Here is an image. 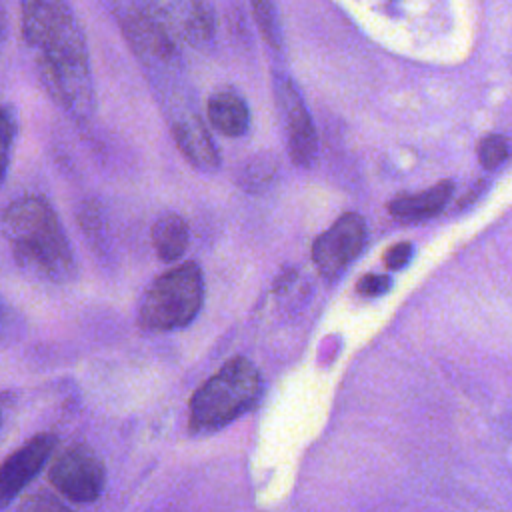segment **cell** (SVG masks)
I'll list each match as a JSON object with an SVG mask.
<instances>
[{"label": "cell", "instance_id": "cell-11", "mask_svg": "<svg viewBox=\"0 0 512 512\" xmlns=\"http://www.w3.org/2000/svg\"><path fill=\"white\" fill-rule=\"evenodd\" d=\"M210 124L226 138H240L250 128V110L246 100L234 88L214 90L206 104Z\"/></svg>", "mask_w": 512, "mask_h": 512}, {"label": "cell", "instance_id": "cell-10", "mask_svg": "<svg viewBox=\"0 0 512 512\" xmlns=\"http://www.w3.org/2000/svg\"><path fill=\"white\" fill-rule=\"evenodd\" d=\"M172 138L182 156L196 168L212 170L220 166V154L198 116H184L172 124Z\"/></svg>", "mask_w": 512, "mask_h": 512}, {"label": "cell", "instance_id": "cell-9", "mask_svg": "<svg viewBox=\"0 0 512 512\" xmlns=\"http://www.w3.org/2000/svg\"><path fill=\"white\" fill-rule=\"evenodd\" d=\"M54 444L52 434H38L0 464V506L8 504L40 472Z\"/></svg>", "mask_w": 512, "mask_h": 512}, {"label": "cell", "instance_id": "cell-4", "mask_svg": "<svg viewBox=\"0 0 512 512\" xmlns=\"http://www.w3.org/2000/svg\"><path fill=\"white\" fill-rule=\"evenodd\" d=\"M204 304V274L196 262L160 274L142 294L138 322L146 330L168 332L188 326Z\"/></svg>", "mask_w": 512, "mask_h": 512}, {"label": "cell", "instance_id": "cell-17", "mask_svg": "<svg viewBox=\"0 0 512 512\" xmlns=\"http://www.w3.org/2000/svg\"><path fill=\"white\" fill-rule=\"evenodd\" d=\"M508 156V142L502 136H488L478 146V158L484 168H494Z\"/></svg>", "mask_w": 512, "mask_h": 512}, {"label": "cell", "instance_id": "cell-5", "mask_svg": "<svg viewBox=\"0 0 512 512\" xmlns=\"http://www.w3.org/2000/svg\"><path fill=\"white\" fill-rule=\"evenodd\" d=\"M50 484L74 502H92L104 490V464L86 446L64 450L48 472Z\"/></svg>", "mask_w": 512, "mask_h": 512}, {"label": "cell", "instance_id": "cell-6", "mask_svg": "<svg viewBox=\"0 0 512 512\" xmlns=\"http://www.w3.org/2000/svg\"><path fill=\"white\" fill-rule=\"evenodd\" d=\"M366 224L360 214H342L312 244V260L324 278L338 276L362 250Z\"/></svg>", "mask_w": 512, "mask_h": 512}, {"label": "cell", "instance_id": "cell-1", "mask_svg": "<svg viewBox=\"0 0 512 512\" xmlns=\"http://www.w3.org/2000/svg\"><path fill=\"white\" fill-rule=\"evenodd\" d=\"M20 12L46 92L70 114L90 116L96 98L88 48L68 0H20Z\"/></svg>", "mask_w": 512, "mask_h": 512}, {"label": "cell", "instance_id": "cell-16", "mask_svg": "<svg viewBox=\"0 0 512 512\" xmlns=\"http://www.w3.org/2000/svg\"><path fill=\"white\" fill-rule=\"evenodd\" d=\"M272 174H274V164L268 162L266 156H254L240 170V184L246 190H256L258 186L268 184Z\"/></svg>", "mask_w": 512, "mask_h": 512}, {"label": "cell", "instance_id": "cell-7", "mask_svg": "<svg viewBox=\"0 0 512 512\" xmlns=\"http://www.w3.org/2000/svg\"><path fill=\"white\" fill-rule=\"evenodd\" d=\"M144 14L190 44H200L214 34V14L208 0H138Z\"/></svg>", "mask_w": 512, "mask_h": 512}, {"label": "cell", "instance_id": "cell-3", "mask_svg": "<svg viewBox=\"0 0 512 512\" xmlns=\"http://www.w3.org/2000/svg\"><path fill=\"white\" fill-rule=\"evenodd\" d=\"M262 392L256 366L238 356L228 360L190 398L188 426L192 432L220 430L248 412Z\"/></svg>", "mask_w": 512, "mask_h": 512}, {"label": "cell", "instance_id": "cell-15", "mask_svg": "<svg viewBox=\"0 0 512 512\" xmlns=\"http://www.w3.org/2000/svg\"><path fill=\"white\" fill-rule=\"evenodd\" d=\"M252 2V14L260 28V34L272 48H280V30L276 24V12L272 0H250Z\"/></svg>", "mask_w": 512, "mask_h": 512}, {"label": "cell", "instance_id": "cell-21", "mask_svg": "<svg viewBox=\"0 0 512 512\" xmlns=\"http://www.w3.org/2000/svg\"><path fill=\"white\" fill-rule=\"evenodd\" d=\"M2 40H4V20H2V14H0V46H2Z\"/></svg>", "mask_w": 512, "mask_h": 512}, {"label": "cell", "instance_id": "cell-14", "mask_svg": "<svg viewBox=\"0 0 512 512\" xmlns=\"http://www.w3.org/2000/svg\"><path fill=\"white\" fill-rule=\"evenodd\" d=\"M14 138H16V114L10 106H0V184L6 178Z\"/></svg>", "mask_w": 512, "mask_h": 512}, {"label": "cell", "instance_id": "cell-18", "mask_svg": "<svg viewBox=\"0 0 512 512\" xmlns=\"http://www.w3.org/2000/svg\"><path fill=\"white\" fill-rule=\"evenodd\" d=\"M390 286V278L382 276V274H368L362 276L360 282L356 284V292L362 296H378L382 292H386Z\"/></svg>", "mask_w": 512, "mask_h": 512}, {"label": "cell", "instance_id": "cell-2", "mask_svg": "<svg viewBox=\"0 0 512 512\" xmlns=\"http://www.w3.org/2000/svg\"><path fill=\"white\" fill-rule=\"evenodd\" d=\"M2 232L16 264L34 278L68 282L74 272V254L64 226L42 196H22L2 214Z\"/></svg>", "mask_w": 512, "mask_h": 512}, {"label": "cell", "instance_id": "cell-12", "mask_svg": "<svg viewBox=\"0 0 512 512\" xmlns=\"http://www.w3.org/2000/svg\"><path fill=\"white\" fill-rule=\"evenodd\" d=\"M450 194H452V182L444 180V182H440L434 188H428L424 192L396 196L388 204V212L394 218L408 220V222L430 218V216L438 214L446 206Z\"/></svg>", "mask_w": 512, "mask_h": 512}, {"label": "cell", "instance_id": "cell-8", "mask_svg": "<svg viewBox=\"0 0 512 512\" xmlns=\"http://www.w3.org/2000/svg\"><path fill=\"white\" fill-rule=\"evenodd\" d=\"M276 96H278L280 114L284 118L286 146H288L290 158L298 166H308L316 158V150H318L316 130L310 120V114L290 80H280L276 84Z\"/></svg>", "mask_w": 512, "mask_h": 512}, {"label": "cell", "instance_id": "cell-19", "mask_svg": "<svg viewBox=\"0 0 512 512\" xmlns=\"http://www.w3.org/2000/svg\"><path fill=\"white\" fill-rule=\"evenodd\" d=\"M410 256H412V246H410L408 242H402V244L392 246V248L386 252L384 262H386V266H388L390 270H398V268H402V266L408 264Z\"/></svg>", "mask_w": 512, "mask_h": 512}, {"label": "cell", "instance_id": "cell-20", "mask_svg": "<svg viewBox=\"0 0 512 512\" xmlns=\"http://www.w3.org/2000/svg\"><path fill=\"white\" fill-rule=\"evenodd\" d=\"M22 512H68V510L50 498H30V502L22 506Z\"/></svg>", "mask_w": 512, "mask_h": 512}, {"label": "cell", "instance_id": "cell-13", "mask_svg": "<svg viewBox=\"0 0 512 512\" xmlns=\"http://www.w3.org/2000/svg\"><path fill=\"white\" fill-rule=\"evenodd\" d=\"M152 246L162 262H176L190 244L188 222L176 212H164L152 226Z\"/></svg>", "mask_w": 512, "mask_h": 512}]
</instances>
